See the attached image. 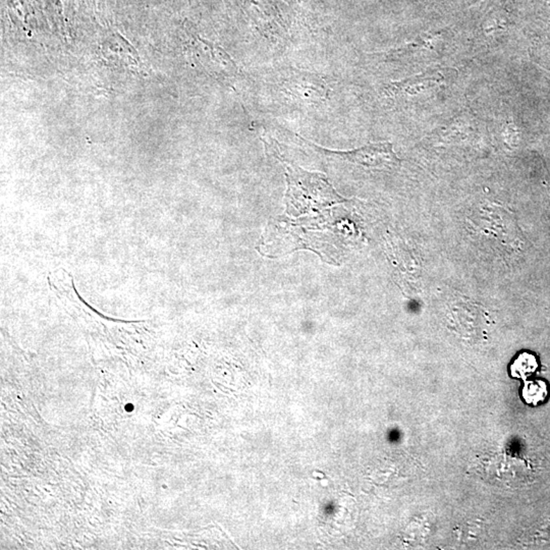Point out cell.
Wrapping results in <instances>:
<instances>
[{
  "label": "cell",
  "mask_w": 550,
  "mask_h": 550,
  "mask_svg": "<svg viewBox=\"0 0 550 550\" xmlns=\"http://www.w3.org/2000/svg\"><path fill=\"white\" fill-rule=\"evenodd\" d=\"M306 142L318 152L341 158L366 169H393L398 167L400 163V158L393 150V143L391 142L373 143L350 151L328 150L312 144L311 142Z\"/></svg>",
  "instance_id": "cell-1"
},
{
  "label": "cell",
  "mask_w": 550,
  "mask_h": 550,
  "mask_svg": "<svg viewBox=\"0 0 550 550\" xmlns=\"http://www.w3.org/2000/svg\"><path fill=\"white\" fill-rule=\"evenodd\" d=\"M445 79L443 70H428L405 80L391 81L384 87V93L388 97L418 96L436 89Z\"/></svg>",
  "instance_id": "cell-2"
},
{
  "label": "cell",
  "mask_w": 550,
  "mask_h": 550,
  "mask_svg": "<svg viewBox=\"0 0 550 550\" xmlns=\"http://www.w3.org/2000/svg\"><path fill=\"white\" fill-rule=\"evenodd\" d=\"M441 43H443V33L440 32L439 33L423 34L413 42L398 49L395 53L407 55V54H413L420 51H436L443 45Z\"/></svg>",
  "instance_id": "cell-3"
},
{
  "label": "cell",
  "mask_w": 550,
  "mask_h": 550,
  "mask_svg": "<svg viewBox=\"0 0 550 550\" xmlns=\"http://www.w3.org/2000/svg\"><path fill=\"white\" fill-rule=\"evenodd\" d=\"M549 395V387L546 382L542 380L527 381L522 389V398L525 402L531 406H538L546 400Z\"/></svg>",
  "instance_id": "cell-4"
},
{
  "label": "cell",
  "mask_w": 550,
  "mask_h": 550,
  "mask_svg": "<svg viewBox=\"0 0 550 550\" xmlns=\"http://www.w3.org/2000/svg\"><path fill=\"white\" fill-rule=\"evenodd\" d=\"M537 369L538 361L536 357L525 352L520 354L511 364V374L513 377L525 380L531 377Z\"/></svg>",
  "instance_id": "cell-5"
},
{
  "label": "cell",
  "mask_w": 550,
  "mask_h": 550,
  "mask_svg": "<svg viewBox=\"0 0 550 550\" xmlns=\"http://www.w3.org/2000/svg\"><path fill=\"white\" fill-rule=\"evenodd\" d=\"M133 410H135V406H133L132 402H129V404H126V406H124V411H126V413H132Z\"/></svg>",
  "instance_id": "cell-6"
}]
</instances>
